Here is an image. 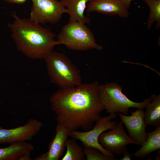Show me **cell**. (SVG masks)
<instances>
[{"label":"cell","mask_w":160,"mask_h":160,"mask_svg":"<svg viewBox=\"0 0 160 160\" xmlns=\"http://www.w3.org/2000/svg\"><path fill=\"white\" fill-rule=\"evenodd\" d=\"M84 152L87 160H116L115 158H110L103 155L98 149L93 147H85Z\"/></svg>","instance_id":"obj_19"},{"label":"cell","mask_w":160,"mask_h":160,"mask_svg":"<svg viewBox=\"0 0 160 160\" xmlns=\"http://www.w3.org/2000/svg\"><path fill=\"white\" fill-rule=\"evenodd\" d=\"M123 157L119 159L120 160H131L132 159V154L126 150L123 153Z\"/></svg>","instance_id":"obj_20"},{"label":"cell","mask_w":160,"mask_h":160,"mask_svg":"<svg viewBox=\"0 0 160 160\" xmlns=\"http://www.w3.org/2000/svg\"><path fill=\"white\" fill-rule=\"evenodd\" d=\"M123 5L127 9L129 8L130 3L132 0H120Z\"/></svg>","instance_id":"obj_22"},{"label":"cell","mask_w":160,"mask_h":160,"mask_svg":"<svg viewBox=\"0 0 160 160\" xmlns=\"http://www.w3.org/2000/svg\"><path fill=\"white\" fill-rule=\"evenodd\" d=\"M99 88L104 109L110 114L120 112L127 115L129 108L143 109L151 100L150 97L140 102L133 101L122 93V87L114 82L99 85Z\"/></svg>","instance_id":"obj_5"},{"label":"cell","mask_w":160,"mask_h":160,"mask_svg":"<svg viewBox=\"0 0 160 160\" xmlns=\"http://www.w3.org/2000/svg\"><path fill=\"white\" fill-rule=\"evenodd\" d=\"M116 116L117 114L115 113L110 114L104 117H101L96 122L95 126L91 130L82 132L73 131L70 132V136L80 141L84 148H95L99 150L104 155L110 158H115L113 154L102 147L98 142V138L102 132L111 129L116 125V122L111 120Z\"/></svg>","instance_id":"obj_6"},{"label":"cell","mask_w":160,"mask_h":160,"mask_svg":"<svg viewBox=\"0 0 160 160\" xmlns=\"http://www.w3.org/2000/svg\"><path fill=\"white\" fill-rule=\"evenodd\" d=\"M98 141L103 148L114 155L122 154L129 144L138 145L125 132L121 121L117 123L110 130L102 132Z\"/></svg>","instance_id":"obj_8"},{"label":"cell","mask_w":160,"mask_h":160,"mask_svg":"<svg viewBox=\"0 0 160 160\" xmlns=\"http://www.w3.org/2000/svg\"><path fill=\"white\" fill-rule=\"evenodd\" d=\"M76 139H67L65 146L67 151L62 160H83L85 155L84 149L76 141Z\"/></svg>","instance_id":"obj_17"},{"label":"cell","mask_w":160,"mask_h":160,"mask_svg":"<svg viewBox=\"0 0 160 160\" xmlns=\"http://www.w3.org/2000/svg\"><path fill=\"white\" fill-rule=\"evenodd\" d=\"M13 22L8 24L11 36L17 49L28 58L43 59L53 50L55 34L29 18H21L13 12Z\"/></svg>","instance_id":"obj_2"},{"label":"cell","mask_w":160,"mask_h":160,"mask_svg":"<svg viewBox=\"0 0 160 160\" xmlns=\"http://www.w3.org/2000/svg\"><path fill=\"white\" fill-rule=\"evenodd\" d=\"M30 17L31 20L39 24H55L60 20L65 8L60 0H31Z\"/></svg>","instance_id":"obj_7"},{"label":"cell","mask_w":160,"mask_h":160,"mask_svg":"<svg viewBox=\"0 0 160 160\" xmlns=\"http://www.w3.org/2000/svg\"><path fill=\"white\" fill-rule=\"evenodd\" d=\"M34 149L33 145L28 141L13 143L0 148V160H31V153Z\"/></svg>","instance_id":"obj_13"},{"label":"cell","mask_w":160,"mask_h":160,"mask_svg":"<svg viewBox=\"0 0 160 160\" xmlns=\"http://www.w3.org/2000/svg\"><path fill=\"white\" fill-rule=\"evenodd\" d=\"M151 101L146 106L144 119L147 125L160 127V94H152Z\"/></svg>","instance_id":"obj_15"},{"label":"cell","mask_w":160,"mask_h":160,"mask_svg":"<svg viewBox=\"0 0 160 160\" xmlns=\"http://www.w3.org/2000/svg\"><path fill=\"white\" fill-rule=\"evenodd\" d=\"M86 10L88 13L96 12L121 18H127L129 14L128 9L120 0H91Z\"/></svg>","instance_id":"obj_11"},{"label":"cell","mask_w":160,"mask_h":160,"mask_svg":"<svg viewBox=\"0 0 160 160\" xmlns=\"http://www.w3.org/2000/svg\"><path fill=\"white\" fill-rule=\"evenodd\" d=\"M97 81L76 86L60 88L49 98L52 109L58 124L71 132L92 129L104 110Z\"/></svg>","instance_id":"obj_1"},{"label":"cell","mask_w":160,"mask_h":160,"mask_svg":"<svg viewBox=\"0 0 160 160\" xmlns=\"http://www.w3.org/2000/svg\"><path fill=\"white\" fill-rule=\"evenodd\" d=\"M56 44L64 45L73 50L103 49L102 46L96 43L90 28L85 24L78 22H68L63 26L57 36Z\"/></svg>","instance_id":"obj_4"},{"label":"cell","mask_w":160,"mask_h":160,"mask_svg":"<svg viewBox=\"0 0 160 160\" xmlns=\"http://www.w3.org/2000/svg\"><path fill=\"white\" fill-rule=\"evenodd\" d=\"M147 138L142 147L134 152L133 155L137 158H143L152 152L160 148V127L153 132L147 133Z\"/></svg>","instance_id":"obj_16"},{"label":"cell","mask_w":160,"mask_h":160,"mask_svg":"<svg viewBox=\"0 0 160 160\" xmlns=\"http://www.w3.org/2000/svg\"><path fill=\"white\" fill-rule=\"evenodd\" d=\"M43 59L51 82L60 88L73 87L82 83L80 70L64 54L53 50Z\"/></svg>","instance_id":"obj_3"},{"label":"cell","mask_w":160,"mask_h":160,"mask_svg":"<svg viewBox=\"0 0 160 160\" xmlns=\"http://www.w3.org/2000/svg\"><path fill=\"white\" fill-rule=\"evenodd\" d=\"M71 132L62 125L58 124L55 135L49 145L48 151L38 156L35 160H58L63 154L67 137Z\"/></svg>","instance_id":"obj_12"},{"label":"cell","mask_w":160,"mask_h":160,"mask_svg":"<svg viewBox=\"0 0 160 160\" xmlns=\"http://www.w3.org/2000/svg\"><path fill=\"white\" fill-rule=\"evenodd\" d=\"M6 2L10 4H22L28 0H4Z\"/></svg>","instance_id":"obj_21"},{"label":"cell","mask_w":160,"mask_h":160,"mask_svg":"<svg viewBox=\"0 0 160 160\" xmlns=\"http://www.w3.org/2000/svg\"><path fill=\"white\" fill-rule=\"evenodd\" d=\"M119 115L123 124L125 125L130 137L141 146L146 141L147 136L145 131L147 125L144 116L143 109L137 108L131 115L127 116L118 113Z\"/></svg>","instance_id":"obj_10"},{"label":"cell","mask_w":160,"mask_h":160,"mask_svg":"<svg viewBox=\"0 0 160 160\" xmlns=\"http://www.w3.org/2000/svg\"><path fill=\"white\" fill-rule=\"evenodd\" d=\"M160 150L159 149V150L158 151V154L157 156H156V157L155 158L156 160H160Z\"/></svg>","instance_id":"obj_23"},{"label":"cell","mask_w":160,"mask_h":160,"mask_svg":"<svg viewBox=\"0 0 160 160\" xmlns=\"http://www.w3.org/2000/svg\"><path fill=\"white\" fill-rule=\"evenodd\" d=\"M91 0H61L69 16L68 22H78L86 24L90 22L89 17L85 16L84 11L87 4Z\"/></svg>","instance_id":"obj_14"},{"label":"cell","mask_w":160,"mask_h":160,"mask_svg":"<svg viewBox=\"0 0 160 160\" xmlns=\"http://www.w3.org/2000/svg\"><path fill=\"white\" fill-rule=\"evenodd\" d=\"M148 6L150 12L146 23L147 27L150 29L152 25L156 22V28L160 27V0H143Z\"/></svg>","instance_id":"obj_18"},{"label":"cell","mask_w":160,"mask_h":160,"mask_svg":"<svg viewBox=\"0 0 160 160\" xmlns=\"http://www.w3.org/2000/svg\"><path fill=\"white\" fill-rule=\"evenodd\" d=\"M43 126L41 121L31 119L24 125L12 129H5L0 126V143L12 144L31 140Z\"/></svg>","instance_id":"obj_9"}]
</instances>
